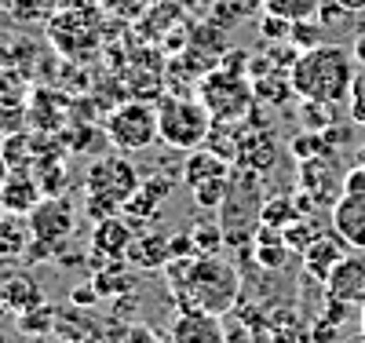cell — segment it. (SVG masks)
Returning a JSON list of instances; mask_svg holds the SVG:
<instances>
[{"label":"cell","mask_w":365,"mask_h":343,"mask_svg":"<svg viewBox=\"0 0 365 343\" xmlns=\"http://www.w3.org/2000/svg\"><path fill=\"white\" fill-rule=\"evenodd\" d=\"M165 270H168V289L182 303V310L227 314L241 292L237 270L220 256H179Z\"/></svg>","instance_id":"obj_1"},{"label":"cell","mask_w":365,"mask_h":343,"mask_svg":"<svg viewBox=\"0 0 365 343\" xmlns=\"http://www.w3.org/2000/svg\"><path fill=\"white\" fill-rule=\"evenodd\" d=\"M358 62L354 51L344 44H314L296 51L289 81H292V96L303 103H329V106H344L351 99V88L358 77Z\"/></svg>","instance_id":"obj_2"},{"label":"cell","mask_w":365,"mask_h":343,"mask_svg":"<svg viewBox=\"0 0 365 343\" xmlns=\"http://www.w3.org/2000/svg\"><path fill=\"white\" fill-rule=\"evenodd\" d=\"M139 190V172L125 153L99 158L84 175V208L91 220H110L128 208Z\"/></svg>","instance_id":"obj_3"},{"label":"cell","mask_w":365,"mask_h":343,"mask_svg":"<svg viewBox=\"0 0 365 343\" xmlns=\"http://www.w3.org/2000/svg\"><path fill=\"white\" fill-rule=\"evenodd\" d=\"M259 183H263L259 172H249V168H237L234 165L227 198L216 208L220 212L216 223H220L227 245H245V241L256 237V230L263 223V186Z\"/></svg>","instance_id":"obj_4"},{"label":"cell","mask_w":365,"mask_h":343,"mask_svg":"<svg viewBox=\"0 0 365 343\" xmlns=\"http://www.w3.org/2000/svg\"><path fill=\"white\" fill-rule=\"evenodd\" d=\"M216 117L208 113V106L201 99H190V96H165L158 103V135L165 146L172 150H182L190 153L197 146L208 143V132Z\"/></svg>","instance_id":"obj_5"},{"label":"cell","mask_w":365,"mask_h":343,"mask_svg":"<svg viewBox=\"0 0 365 343\" xmlns=\"http://www.w3.org/2000/svg\"><path fill=\"white\" fill-rule=\"evenodd\" d=\"M197 96H201V103L208 106V113L216 121L237 124V121L249 117V110L256 103V88L245 73H241V66H223L220 62L216 70L205 73Z\"/></svg>","instance_id":"obj_6"},{"label":"cell","mask_w":365,"mask_h":343,"mask_svg":"<svg viewBox=\"0 0 365 343\" xmlns=\"http://www.w3.org/2000/svg\"><path fill=\"white\" fill-rule=\"evenodd\" d=\"M103 132L110 139L113 150L120 153H135V150H146V146H154L161 135H158V106H150V103H120L117 110L106 113L103 121Z\"/></svg>","instance_id":"obj_7"},{"label":"cell","mask_w":365,"mask_h":343,"mask_svg":"<svg viewBox=\"0 0 365 343\" xmlns=\"http://www.w3.org/2000/svg\"><path fill=\"white\" fill-rule=\"evenodd\" d=\"M234 165L223 161L220 153H212L208 146H197L187 153V165H182V179L190 186V198L197 208H220L227 198Z\"/></svg>","instance_id":"obj_8"},{"label":"cell","mask_w":365,"mask_h":343,"mask_svg":"<svg viewBox=\"0 0 365 343\" xmlns=\"http://www.w3.org/2000/svg\"><path fill=\"white\" fill-rule=\"evenodd\" d=\"M344 175H347V168L340 165V153L325 150V153H318V158L299 161V179L296 183L314 205L332 208L344 198Z\"/></svg>","instance_id":"obj_9"},{"label":"cell","mask_w":365,"mask_h":343,"mask_svg":"<svg viewBox=\"0 0 365 343\" xmlns=\"http://www.w3.org/2000/svg\"><path fill=\"white\" fill-rule=\"evenodd\" d=\"M29 227H34V237L44 248H58L63 241H70V234L77 230L73 205L63 194H44V201L29 212Z\"/></svg>","instance_id":"obj_10"},{"label":"cell","mask_w":365,"mask_h":343,"mask_svg":"<svg viewBox=\"0 0 365 343\" xmlns=\"http://www.w3.org/2000/svg\"><path fill=\"white\" fill-rule=\"evenodd\" d=\"M325 296L329 300H340L347 307H365V252L351 248V252L332 267L329 282H325Z\"/></svg>","instance_id":"obj_11"},{"label":"cell","mask_w":365,"mask_h":343,"mask_svg":"<svg viewBox=\"0 0 365 343\" xmlns=\"http://www.w3.org/2000/svg\"><path fill=\"white\" fill-rule=\"evenodd\" d=\"M351 252V248H347V241L336 234V230H322L307 248H303V274H307V277H314V282L325 289V282H329V274H332V267H336L344 256Z\"/></svg>","instance_id":"obj_12"},{"label":"cell","mask_w":365,"mask_h":343,"mask_svg":"<svg viewBox=\"0 0 365 343\" xmlns=\"http://www.w3.org/2000/svg\"><path fill=\"white\" fill-rule=\"evenodd\" d=\"M132 245H135V227L128 220H120V215L96 220V230H91V256H103L106 263H125Z\"/></svg>","instance_id":"obj_13"},{"label":"cell","mask_w":365,"mask_h":343,"mask_svg":"<svg viewBox=\"0 0 365 343\" xmlns=\"http://www.w3.org/2000/svg\"><path fill=\"white\" fill-rule=\"evenodd\" d=\"M282 158V143L270 128H245L241 132V143H237V168H249V172H259L267 175Z\"/></svg>","instance_id":"obj_14"},{"label":"cell","mask_w":365,"mask_h":343,"mask_svg":"<svg viewBox=\"0 0 365 343\" xmlns=\"http://www.w3.org/2000/svg\"><path fill=\"white\" fill-rule=\"evenodd\" d=\"M168 343H227L223 314H208V310H179Z\"/></svg>","instance_id":"obj_15"},{"label":"cell","mask_w":365,"mask_h":343,"mask_svg":"<svg viewBox=\"0 0 365 343\" xmlns=\"http://www.w3.org/2000/svg\"><path fill=\"white\" fill-rule=\"evenodd\" d=\"M329 227L347 241V248L365 252V194H344L329 208Z\"/></svg>","instance_id":"obj_16"},{"label":"cell","mask_w":365,"mask_h":343,"mask_svg":"<svg viewBox=\"0 0 365 343\" xmlns=\"http://www.w3.org/2000/svg\"><path fill=\"white\" fill-rule=\"evenodd\" d=\"M44 201V186L34 172H11L8 183L0 186V212L8 215H29Z\"/></svg>","instance_id":"obj_17"},{"label":"cell","mask_w":365,"mask_h":343,"mask_svg":"<svg viewBox=\"0 0 365 343\" xmlns=\"http://www.w3.org/2000/svg\"><path fill=\"white\" fill-rule=\"evenodd\" d=\"M34 227H29V215H8L0 212V267H15L29 256L34 248Z\"/></svg>","instance_id":"obj_18"},{"label":"cell","mask_w":365,"mask_h":343,"mask_svg":"<svg viewBox=\"0 0 365 343\" xmlns=\"http://www.w3.org/2000/svg\"><path fill=\"white\" fill-rule=\"evenodd\" d=\"M0 303H4L15 318L26 314V310H34V307H41L44 296H41L37 277L29 270H8L4 277H0Z\"/></svg>","instance_id":"obj_19"},{"label":"cell","mask_w":365,"mask_h":343,"mask_svg":"<svg viewBox=\"0 0 365 343\" xmlns=\"http://www.w3.org/2000/svg\"><path fill=\"white\" fill-rule=\"evenodd\" d=\"M289 256H292V245L285 241V230L259 223V230H256V237H252V260H256L263 270H282Z\"/></svg>","instance_id":"obj_20"},{"label":"cell","mask_w":365,"mask_h":343,"mask_svg":"<svg viewBox=\"0 0 365 343\" xmlns=\"http://www.w3.org/2000/svg\"><path fill=\"white\" fill-rule=\"evenodd\" d=\"M128 260H132L135 267H168V263L175 260V245H172L165 234H150V237H139V241L132 245Z\"/></svg>","instance_id":"obj_21"},{"label":"cell","mask_w":365,"mask_h":343,"mask_svg":"<svg viewBox=\"0 0 365 343\" xmlns=\"http://www.w3.org/2000/svg\"><path fill=\"white\" fill-rule=\"evenodd\" d=\"M322 8H325L322 0H263V11L285 22H311L322 15Z\"/></svg>","instance_id":"obj_22"},{"label":"cell","mask_w":365,"mask_h":343,"mask_svg":"<svg viewBox=\"0 0 365 343\" xmlns=\"http://www.w3.org/2000/svg\"><path fill=\"white\" fill-rule=\"evenodd\" d=\"M256 8H263V0H216V4H212V22H216L220 29H234Z\"/></svg>","instance_id":"obj_23"},{"label":"cell","mask_w":365,"mask_h":343,"mask_svg":"<svg viewBox=\"0 0 365 343\" xmlns=\"http://www.w3.org/2000/svg\"><path fill=\"white\" fill-rule=\"evenodd\" d=\"M220 245H223L220 223H197L190 230V252L194 256H220Z\"/></svg>","instance_id":"obj_24"},{"label":"cell","mask_w":365,"mask_h":343,"mask_svg":"<svg viewBox=\"0 0 365 343\" xmlns=\"http://www.w3.org/2000/svg\"><path fill=\"white\" fill-rule=\"evenodd\" d=\"M336 110L340 106H329V103H303V128L307 132H329L336 124Z\"/></svg>","instance_id":"obj_25"},{"label":"cell","mask_w":365,"mask_h":343,"mask_svg":"<svg viewBox=\"0 0 365 343\" xmlns=\"http://www.w3.org/2000/svg\"><path fill=\"white\" fill-rule=\"evenodd\" d=\"M347 113L354 124H361L365 128V73L354 77V88H351V99H347Z\"/></svg>","instance_id":"obj_26"},{"label":"cell","mask_w":365,"mask_h":343,"mask_svg":"<svg viewBox=\"0 0 365 343\" xmlns=\"http://www.w3.org/2000/svg\"><path fill=\"white\" fill-rule=\"evenodd\" d=\"M117 343H161V336L146 325H128L117 332Z\"/></svg>","instance_id":"obj_27"},{"label":"cell","mask_w":365,"mask_h":343,"mask_svg":"<svg viewBox=\"0 0 365 343\" xmlns=\"http://www.w3.org/2000/svg\"><path fill=\"white\" fill-rule=\"evenodd\" d=\"M344 194H365V165L347 168V175H344Z\"/></svg>","instance_id":"obj_28"},{"label":"cell","mask_w":365,"mask_h":343,"mask_svg":"<svg viewBox=\"0 0 365 343\" xmlns=\"http://www.w3.org/2000/svg\"><path fill=\"white\" fill-rule=\"evenodd\" d=\"M70 300H73V303H81V307H91V303L99 300V289H77Z\"/></svg>","instance_id":"obj_29"},{"label":"cell","mask_w":365,"mask_h":343,"mask_svg":"<svg viewBox=\"0 0 365 343\" xmlns=\"http://www.w3.org/2000/svg\"><path fill=\"white\" fill-rule=\"evenodd\" d=\"M344 11H365V0H336Z\"/></svg>","instance_id":"obj_30"},{"label":"cell","mask_w":365,"mask_h":343,"mask_svg":"<svg viewBox=\"0 0 365 343\" xmlns=\"http://www.w3.org/2000/svg\"><path fill=\"white\" fill-rule=\"evenodd\" d=\"M8 175H11V165H8V158H4V153H0V186L8 183Z\"/></svg>","instance_id":"obj_31"},{"label":"cell","mask_w":365,"mask_h":343,"mask_svg":"<svg viewBox=\"0 0 365 343\" xmlns=\"http://www.w3.org/2000/svg\"><path fill=\"white\" fill-rule=\"evenodd\" d=\"M344 343H365V332H358V336H351V339H344Z\"/></svg>","instance_id":"obj_32"},{"label":"cell","mask_w":365,"mask_h":343,"mask_svg":"<svg viewBox=\"0 0 365 343\" xmlns=\"http://www.w3.org/2000/svg\"><path fill=\"white\" fill-rule=\"evenodd\" d=\"M358 325H361V332H365V307L358 310Z\"/></svg>","instance_id":"obj_33"},{"label":"cell","mask_w":365,"mask_h":343,"mask_svg":"<svg viewBox=\"0 0 365 343\" xmlns=\"http://www.w3.org/2000/svg\"><path fill=\"white\" fill-rule=\"evenodd\" d=\"M361 153H365V150H361ZM361 165H365V158H361Z\"/></svg>","instance_id":"obj_34"}]
</instances>
